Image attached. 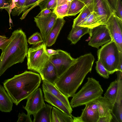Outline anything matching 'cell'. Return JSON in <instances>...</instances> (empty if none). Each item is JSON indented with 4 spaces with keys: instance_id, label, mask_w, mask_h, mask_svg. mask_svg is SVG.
Instances as JSON below:
<instances>
[{
    "instance_id": "obj_21",
    "label": "cell",
    "mask_w": 122,
    "mask_h": 122,
    "mask_svg": "<svg viewBox=\"0 0 122 122\" xmlns=\"http://www.w3.org/2000/svg\"><path fill=\"white\" fill-rule=\"evenodd\" d=\"M90 28L86 27L76 26L72 27L67 37L72 44H75L83 35L89 33Z\"/></svg>"
},
{
    "instance_id": "obj_24",
    "label": "cell",
    "mask_w": 122,
    "mask_h": 122,
    "mask_svg": "<svg viewBox=\"0 0 122 122\" xmlns=\"http://www.w3.org/2000/svg\"><path fill=\"white\" fill-rule=\"evenodd\" d=\"M118 90V82L116 79L111 83L104 95V97L115 104L117 96Z\"/></svg>"
},
{
    "instance_id": "obj_27",
    "label": "cell",
    "mask_w": 122,
    "mask_h": 122,
    "mask_svg": "<svg viewBox=\"0 0 122 122\" xmlns=\"http://www.w3.org/2000/svg\"><path fill=\"white\" fill-rule=\"evenodd\" d=\"M25 0H11L10 6V13L13 16L20 14Z\"/></svg>"
},
{
    "instance_id": "obj_17",
    "label": "cell",
    "mask_w": 122,
    "mask_h": 122,
    "mask_svg": "<svg viewBox=\"0 0 122 122\" xmlns=\"http://www.w3.org/2000/svg\"><path fill=\"white\" fill-rule=\"evenodd\" d=\"M65 22L63 18H57L45 42L47 46H51L55 43Z\"/></svg>"
},
{
    "instance_id": "obj_12",
    "label": "cell",
    "mask_w": 122,
    "mask_h": 122,
    "mask_svg": "<svg viewBox=\"0 0 122 122\" xmlns=\"http://www.w3.org/2000/svg\"><path fill=\"white\" fill-rule=\"evenodd\" d=\"M57 18L56 14L52 12L45 17L34 18V21L40 30L43 43L45 42L48 35Z\"/></svg>"
},
{
    "instance_id": "obj_8",
    "label": "cell",
    "mask_w": 122,
    "mask_h": 122,
    "mask_svg": "<svg viewBox=\"0 0 122 122\" xmlns=\"http://www.w3.org/2000/svg\"><path fill=\"white\" fill-rule=\"evenodd\" d=\"M112 40L116 44L119 51L122 52V20L112 13L106 22Z\"/></svg>"
},
{
    "instance_id": "obj_40",
    "label": "cell",
    "mask_w": 122,
    "mask_h": 122,
    "mask_svg": "<svg viewBox=\"0 0 122 122\" xmlns=\"http://www.w3.org/2000/svg\"><path fill=\"white\" fill-rule=\"evenodd\" d=\"M46 51L48 55L50 56H51L58 53V50H55L52 49H46Z\"/></svg>"
},
{
    "instance_id": "obj_19",
    "label": "cell",
    "mask_w": 122,
    "mask_h": 122,
    "mask_svg": "<svg viewBox=\"0 0 122 122\" xmlns=\"http://www.w3.org/2000/svg\"><path fill=\"white\" fill-rule=\"evenodd\" d=\"M52 106L46 104L34 114L33 122H51Z\"/></svg>"
},
{
    "instance_id": "obj_4",
    "label": "cell",
    "mask_w": 122,
    "mask_h": 122,
    "mask_svg": "<svg viewBox=\"0 0 122 122\" xmlns=\"http://www.w3.org/2000/svg\"><path fill=\"white\" fill-rule=\"evenodd\" d=\"M103 91L98 81L92 77L86 82L73 97L70 103L72 108L85 105L102 96Z\"/></svg>"
},
{
    "instance_id": "obj_1",
    "label": "cell",
    "mask_w": 122,
    "mask_h": 122,
    "mask_svg": "<svg viewBox=\"0 0 122 122\" xmlns=\"http://www.w3.org/2000/svg\"><path fill=\"white\" fill-rule=\"evenodd\" d=\"M94 60V56L91 53L76 58L54 85L68 98L72 97L86 75L91 72Z\"/></svg>"
},
{
    "instance_id": "obj_45",
    "label": "cell",
    "mask_w": 122,
    "mask_h": 122,
    "mask_svg": "<svg viewBox=\"0 0 122 122\" xmlns=\"http://www.w3.org/2000/svg\"><path fill=\"white\" fill-rule=\"evenodd\" d=\"M90 2H92V0H89Z\"/></svg>"
},
{
    "instance_id": "obj_42",
    "label": "cell",
    "mask_w": 122,
    "mask_h": 122,
    "mask_svg": "<svg viewBox=\"0 0 122 122\" xmlns=\"http://www.w3.org/2000/svg\"><path fill=\"white\" fill-rule=\"evenodd\" d=\"M111 121L106 117H99L97 122H111Z\"/></svg>"
},
{
    "instance_id": "obj_22",
    "label": "cell",
    "mask_w": 122,
    "mask_h": 122,
    "mask_svg": "<svg viewBox=\"0 0 122 122\" xmlns=\"http://www.w3.org/2000/svg\"><path fill=\"white\" fill-rule=\"evenodd\" d=\"M102 24L99 17L93 11L78 26L91 28Z\"/></svg>"
},
{
    "instance_id": "obj_11",
    "label": "cell",
    "mask_w": 122,
    "mask_h": 122,
    "mask_svg": "<svg viewBox=\"0 0 122 122\" xmlns=\"http://www.w3.org/2000/svg\"><path fill=\"white\" fill-rule=\"evenodd\" d=\"M27 99L26 106H23V107L31 115H34L37 112L46 105L40 88H38Z\"/></svg>"
},
{
    "instance_id": "obj_14",
    "label": "cell",
    "mask_w": 122,
    "mask_h": 122,
    "mask_svg": "<svg viewBox=\"0 0 122 122\" xmlns=\"http://www.w3.org/2000/svg\"><path fill=\"white\" fill-rule=\"evenodd\" d=\"M38 72L42 80H46L53 85L59 78L55 67L50 59Z\"/></svg>"
},
{
    "instance_id": "obj_26",
    "label": "cell",
    "mask_w": 122,
    "mask_h": 122,
    "mask_svg": "<svg viewBox=\"0 0 122 122\" xmlns=\"http://www.w3.org/2000/svg\"><path fill=\"white\" fill-rule=\"evenodd\" d=\"M86 5L84 2L80 0H71L67 16H75L81 11Z\"/></svg>"
},
{
    "instance_id": "obj_3",
    "label": "cell",
    "mask_w": 122,
    "mask_h": 122,
    "mask_svg": "<svg viewBox=\"0 0 122 122\" xmlns=\"http://www.w3.org/2000/svg\"><path fill=\"white\" fill-rule=\"evenodd\" d=\"M10 38L0 56V76L13 65L23 62L28 53L26 36L21 29L13 31Z\"/></svg>"
},
{
    "instance_id": "obj_29",
    "label": "cell",
    "mask_w": 122,
    "mask_h": 122,
    "mask_svg": "<svg viewBox=\"0 0 122 122\" xmlns=\"http://www.w3.org/2000/svg\"><path fill=\"white\" fill-rule=\"evenodd\" d=\"M41 0H25L24 7L22 10L23 14L20 19H24L28 12L32 9L38 5Z\"/></svg>"
},
{
    "instance_id": "obj_43",
    "label": "cell",
    "mask_w": 122,
    "mask_h": 122,
    "mask_svg": "<svg viewBox=\"0 0 122 122\" xmlns=\"http://www.w3.org/2000/svg\"><path fill=\"white\" fill-rule=\"evenodd\" d=\"M71 0H57V6L61 5L71 1Z\"/></svg>"
},
{
    "instance_id": "obj_46",
    "label": "cell",
    "mask_w": 122,
    "mask_h": 122,
    "mask_svg": "<svg viewBox=\"0 0 122 122\" xmlns=\"http://www.w3.org/2000/svg\"><path fill=\"white\" fill-rule=\"evenodd\" d=\"M10 2H11V0H10Z\"/></svg>"
},
{
    "instance_id": "obj_16",
    "label": "cell",
    "mask_w": 122,
    "mask_h": 122,
    "mask_svg": "<svg viewBox=\"0 0 122 122\" xmlns=\"http://www.w3.org/2000/svg\"><path fill=\"white\" fill-rule=\"evenodd\" d=\"M42 89L49 92L60 100L72 113L71 107L68 98L63 94L55 86L45 80H43Z\"/></svg>"
},
{
    "instance_id": "obj_6",
    "label": "cell",
    "mask_w": 122,
    "mask_h": 122,
    "mask_svg": "<svg viewBox=\"0 0 122 122\" xmlns=\"http://www.w3.org/2000/svg\"><path fill=\"white\" fill-rule=\"evenodd\" d=\"M46 47L45 43L43 42L28 49L26 56L28 69L38 72L43 68L51 56L46 52Z\"/></svg>"
},
{
    "instance_id": "obj_33",
    "label": "cell",
    "mask_w": 122,
    "mask_h": 122,
    "mask_svg": "<svg viewBox=\"0 0 122 122\" xmlns=\"http://www.w3.org/2000/svg\"><path fill=\"white\" fill-rule=\"evenodd\" d=\"M96 69L97 72L104 78L108 79L109 74L101 62L99 60L96 62Z\"/></svg>"
},
{
    "instance_id": "obj_28",
    "label": "cell",
    "mask_w": 122,
    "mask_h": 122,
    "mask_svg": "<svg viewBox=\"0 0 122 122\" xmlns=\"http://www.w3.org/2000/svg\"><path fill=\"white\" fill-rule=\"evenodd\" d=\"M71 1L58 6L53 10L52 12L56 15L57 18H63L67 16Z\"/></svg>"
},
{
    "instance_id": "obj_18",
    "label": "cell",
    "mask_w": 122,
    "mask_h": 122,
    "mask_svg": "<svg viewBox=\"0 0 122 122\" xmlns=\"http://www.w3.org/2000/svg\"><path fill=\"white\" fill-rule=\"evenodd\" d=\"M43 91L45 101L59 109L69 116L72 117L71 113L60 100L50 92L43 89Z\"/></svg>"
},
{
    "instance_id": "obj_10",
    "label": "cell",
    "mask_w": 122,
    "mask_h": 122,
    "mask_svg": "<svg viewBox=\"0 0 122 122\" xmlns=\"http://www.w3.org/2000/svg\"><path fill=\"white\" fill-rule=\"evenodd\" d=\"M80 117L72 116L73 122H97L99 117L96 99L85 105Z\"/></svg>"
},
{
    "instance_id": "obj_30",
    "label": "cell",
    "mask_w": 122,
    "mask_h": 122,
    "mask_svg": "<svg viewBox=\"0 0 122 122\" xmlns=\"http://www.w3.org/2000/svg\"><path fill=\"white\" fill-rule=\"evenodd\" d=\"M117 72L118 90L117 96L115 103L122 105V71H118Z\"/></svg>"
},
{
    "instance_id": "obj_35",
    "label": "cell",
    "mask_w": 122,
    "mask_h": 122,
    "mask_svg": "<svg viewBox=\"0 0 122 122\" xmlns=\"http://www.w3.org/2000/svg\"><path fill=\"white\" fill-rule=\"evenodd\" d=\"M11 3L10 0H0V8L5 9L10 15Z\"/></svg>"
},
{
    "instance_id": "obj_23",
    "label": "cell",
    "mask_w": 122,
    "mask_h": 122,
    "mask_svg": "<svg viewBox=\"0 0 122 122\" xmlns=\"http://www.w3.org/2000/svg\"><path fill=\"white\" fill-rule=\"evenodd\" d=\"M73 118L59 109L53 107L52 111L51 122H73Z\"/></svg>"
},
{
    "instance_id": "obj_37",
    "label": "cell",
    "mask_w": 122,
    "mask_h": 122,
    "mask_svg": "<svg viewBox=\"0 0 122 122\" xmlns=\"http://www.w3.org/2000/svg\"><path fill=\"white\" fill-rule=\"evenodd\" d=\"M115 13L120 19L122 20V3L121 0H118L116 10Z\"/></svg>"
},
{
    "instance_id": "obj_38",
    "label": "cell",
    "mask_w": 122,
    "mask_h": 122,
    "mask_svg": "<svg viewBox=\"0 0 122 122\" xmlns=\"http://www.w3.org/2000/svg\"><path fill=\"white\" fill-rule=\"evenodd\" d=\"M52 11L48 9H45L41 10V12L36 16V17H44L48 15Z\"/></svg>"
},
{
    "instance_id": "obj_5",
    "label": "cell",
    "mask_w": 122,
    "mask_h": 122,
    "mask_svg": "<svg viewBox=\"0 0 122 122\" xmlns=\"http://www.w3.org/2000/svg\"><path fill=\"white\" fill-rule=\"evenodd\" d=\"M120 52L116 44L112 40L98 50V59L109 75L118 71Z\"/></svg>"
},
{
    "instance_id": "obj_41",
    "label": "cell",
    "mask_w": 122,
    "mask_h": 122,
    "mask_svg": "<svg viewBox=\"0 0 122 122\" xmlns=\"http://www.w3.org/2000/svg\"><path fill=\"white\" fill-rule=\"evenodd\" d=\"M118 71H122V52H119Z\"/></svg>"
},
{
    "instance_id": "obj_39",
    "label": "cell",
    "mask_w": 122,
    "mask_h": 122,
    "mask_svg": "<svg viewBox=\"0 0 122 122\" xmlns=\"http://www.w3.org/2000/svg\"><path fill=\"white\" fill-rule=\"evenodd\" d=\"M110 5L114 11L116 12L117 8L118 0H107Z\"/></svg>"
},
{
    "instance_id": "obj_20",
    "label": "cell",
    "mask_w": 122,
    "mask_h": 122,
    "mask_svg": "<svg viewBox=\"0 0 122 122\" xmlns=\"http://www.w3.org/2000/svg\"><path fill=\"white\" fill-rule=\"evenodd\" d=\"M13 102L5 88L0 84V110L10 112L12 110Z\"/></svg>"
},
{
    "instance_id": "obj_7",
    "label": "cell",
    "mask_w": 122,
    "mask_h": 122,
    "mask_svg": "<svg viewBox=\"0 0 122 122\" xmlns=\"http://www.w3.org/2000/svg\"><path fill=\"white\" fill-rule=\"evenodd\" d=\"M88 34L90 37L88 45L97 49L112 40L105 25H101L90 28Z\"/></svg>"
},
{
    "instance_id": "obj_32",
    "label": "cell",
    "mask_w": 122,
    "mask_h": 122,
    "mask_svg": "<svg viewBox=\"0 0 122 122\" xmlns=\"http://www.w3.org/2000/svg\"><path fill=\"white\" fill-rule=\"evenodd\" d=\"M27 41L30 44L35 46L39 45L43 42L41 33L38 32L34 33L30 36Z\"/></svg>"
},
{
    "instance_id": "obj_15",
    "label": "cell",
    "mask_w": 122,
    "mask_h": 122,
    "mask_svg": "<svg viewBox=\"0 0 122 122\" xmlns=\"http://www.w3.org/2000/svg\"><path fill=\"white\" fill-rule=\"evenodd\" d=\"M96 100L98 105L99 117H106L112 122L113 119L112 114L114 104L102 96Z\"/></svg>"
},
{
    "instance_id": "obj_34",
    "label": "cell",
    "mask_w": 122,
    "mask_h": 122,
    "mask_svg": "<svg viewBox=\"0 0 122 122\" xmlns=\"http://www.w3.org/2000/svg\"><path fill=\"white\" fill-rule=\"evenodd\" d=\"M31 114L28 113L27 114L22 112L21 114L19 113L18 116V119L17 122H32L30 117Z\"/></svg>"
},
{
    "instance_id": "obj_44",
    "label": "cell",
    "mask_w": 122,
    "mask_h": 122,
    "mask_svg": "<svg viewBox=\"0 0 122 122\" xmlns=\"http://www.w3.org/2000/svg\"><path fill=\"white\" fill-rule=\"evenodd\" d=\"M81 0V1L83 2L84 3H85L86 4V5L87 4L91 2H90L89 0Z\"/></svg>"
},
{
    "instance_id": "obj_36",
    "label": "cell",
    "mask_w": 122,
    "mask_h": 122,
    "mask_svg": "<svg viewBox=\"0 0 122 122\" xmlns=\"http://www.w3.org/2000/svg\"><path fill=\"white\" fill-rule=\"evenodd\" d=\"M10 38H8L5 36L0 35V49L3 50L7 45L10 41Z\"/></svg>"
},
{
    "instance_id": "obj_9",
    "label": "cell",
    "mask_w": 122,
    "mask_h": 122,
    "mask_svg": "<svg viewBox=\"0 0 122 122\" xmlns=\"http://www.w3.org/2000/svg\"><path fill=\"white\" fill-rule=\"evenodd\" d=\"M58 53L51 56L50 60L55 67L60 78L76 60L65 51L58 50Z\"/></svg>"
},
{
    "instance_id": "obj_31",
    "label": "cell",
    "mask_w": 122,
    "mask_h": 122,
    "mask_svg": "<svg viewBox=\"0 0 122 122\" xmlns=\"http://www.w3.org/2000/svg\"><path fill=\"white\" fill-rule=\"evenodd\" d=\"M41 10L47 9L53 10L57 6V0H44L38 4Z\"/></svg>"
},
{
    "instance_id": "obj_2",
    "label": "cell",
    "mask_w": 122,
    "mask_h": 122,
    "mask_svg": "<svg viewBox=\"0 0 122 122\" xmlns=\"http://www.w3.org/2000/svg\"><path fill=\"white\" fill-rule=\"evenodd\" d=\"M41 81L39 74L25 71L5 80L3 85L12 102L17 105L38 88Z\"/></svg>"
},
{
    "instance_id": "obj_25",
    "label": "cell",
    "mask_w": 122,
    "mask_h": 122,
    "mask_svg": "<svg viewBox=\"0 0 122 122\" xmlns=\"http://www.w3.org/2000/svg\"><path fill=\"white\" fill-rule=\"evenodd\" d=\"M92 11L93 4L92 2H91L86 5L78 16L74 19L72 27L78 26Z\"/></svg>"
},
{
    "instance_id": "obj_13",
    "label": "cell",
    "mask_w": 122,
    "mask_h": 122,
    "mask_svg": "<svg viewBox=\"0 0 122 122\" xmlns=\"http://www.w3.org/2000/svg\"><path fill=\"white\" fill-rule=\"evenodd\" d=\"M93 11L99 17L103 24L106 23L111 14L115 12L107 0H92Z\"/></svg>"
}]
</instances>
